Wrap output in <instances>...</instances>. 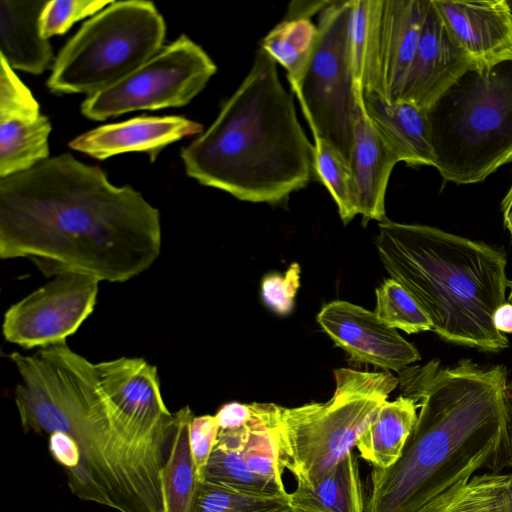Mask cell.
<instances>
[{
	"label": "cell",
	"instance_id": "obj_1",
	"mask_svg": "<svg viewBox=\"0 0 512 512\" xmlns=\"http://www.w3.org/2000/svg\"><path fill=\"white\" fill-rule=\"evenodd\" d=\"M161 245L159 210L69 153L0 179L2 259H28L46 277L122 283L149 269Z\"/></svg>",
	"mask_w": 512,
	"mask_h": 512
},
{
	"label": "cell",
	"instance_id": "obj_2",
	"mask_svg": "<svg viewBox=\"0 0 512 512\" xmlns=\"http://www.w3.org/2000/svg\"><path fill=\"white\" fill-rule=\"evenodd\" d=\"M400 395L420 411L391 467H372L365 512H414L479 469L512 466V381L507 367L460 359L410 365Z\"/></svg>",
	"mask_w": 512,
	"mask_h": 512
},
{
	"label": "cell",
	"instance_id": "obj_3",
	"mask_svg": "<svg viewBox=\"0 0 512 512\" xmlns=\"http://www.w3.org/2000/svg\"><path fill=\"white\" fill-rule=\"evenodd\" d=\"M9 358L21 379L14 398L24 433L63 432L78 446L79 464L66 472L72 493L118 512H163L161 470L168 452L143 441L117 416L95 363L66 342Z\"/></svg>",
	"mask_w": 512,
	"mask_h": 512
},
{
	"label": "cell",
	"instance_id": "obj_4",
	"mask_svg": "<svg viewBox=\"0 0 512 512\" xmlns=\"http://www.w3.org/2000/svg\"><path fill=\"white\" fill-rule=\"evenodd\" d=\"M180 156L189 177L241 201L277 205L308 185L314 144L262 48L213 123Z\"/></svg>",
	"mask_w": 512,
	"mask_h": 512
},
{
	"label": "cell",
	"instance_id": "obj_5",
	"mask_svg": "<svg viewBox=\"0 0 512 512\" xmlns=\"http://www.w3.org/2000/svg\"><path fill=\"white\" fill-rule=\"evenodd\" d=\"M375 244L388 274L415 298L439 337L482 352L508 348L493 324L509 282L503 249L388 218L378 223Z\"/></svg>",
	"mask_w": 512,
	"mask_h": 512
},
{
	"label": "cell",
	"instance_id": "obj_6",
	"mask_svg": "<svg viewBox=\"0 0 512 512\" xmlns=\"http://www.w3.org/2000/svg\"><path fill=\"white\" fill-rule=\"evenodd\" d=\"M427 113L443 180L484 181L512 163V60L468 69Z\"/></svg>",
	"mask_w": 512,
	"mask_h": 512
},
{
	"label": "cell",
	"instance_id": "obj_7",
	"mask_svg": "<svg viewBox=\"0 0 512 512\" xmlns=\"http://www.w3.org/2000/svg\"><path fill=\"white\" fill-rule=\"evenodd\" d=\"M334 378L335 392L327 402L278 407L279 459L297 483L315 482L348 456L399 384L388 371L340 368Z\"/></svg>",
	"mask_w": 512,
	"mask_h": 512
},
{
	"label": "cell",
	"instance_id": "obj_8",
	"mask_svg": "<svg viewBox=\"0 0 512 512\" xmlns=\"http://www.w3.org/2000/svg\"><path fill=\"white\" fill-rule=\"evenodd\" d=\"M164 18L151 1H113L59 51L47 87L54 93L103 90L137 70L162 47Z\"/></svg>",
	"mask_w": 512,
	"mask_h": 512
},
{
	"label": "cell",
	"instance_id": "obj_9",
	"mask_svg": "<svg viewBox=\"0 0 512 512\" xmlns=\"http://www.w3.org/2000/svg\"><path fill=\"white\" fill-rule=\"evenodd\" d=\"M351 0H332L318 15L319 38L297 99L313 137L326 140L349 164L357 116L350 69Z\"/></svg>",
	"mask_w": 512,
	"mask_h": 512
},
{
	"label": "cell",
	"instance_id": "obj_10",
	"mask_svg": "<svg viewBox=\"0 0 512 512\" xmlns=\"http://www.w3.org/2000/svg\"><path fill=\"white\" fill-rule=\"evenodd\" d=\"M205 50L181 35L117 83L90 94L82 114L102 121L128 112L187 105L216 73Z\"/></svg>",
	"mask_w": 512,
	"mask_h": 512
},
{
	"label": "cell",
	"instance_id": "obj_11",
	"mask_svg": "<svg viewBox=\"0 0 512 512\" xmlns=\"http://www.w3.org/2000/svg\"><path fill=\"white\" fill-rule=\"evenodd\" d=\"M99 283L80 273L53 277L7 309L4 338L24 349L65 343L93 312Z\"/></svg>",
	"mask_w": 512,
	"mask_h": 512
},
{
	"label": "cell",
	"instance_id": "obj_12",
	"mask_svg": "<svg viewBox=\"0 0 512 512\" xmlns=\"http://www.w3.org/2000/svg\"><path fill=\"white\" fill-rule=\"evenodd\" d=\"M95 367L117 416L143 441L168 451L175 416L163 400L156 366L140 357H120Z\"/></svg>",
	"mask_w": 512,
	"mask_h": 512
},
{
	"label": "cell",
	"instance_id": "obj_13",
	"mask_svg": "<svg viewBox=\"0 0 512 512\" xmlns=\"http://www.w3.org/2000/svg\"><path fill=\"white\" fill-rule=\"evenodd\" d=\"M317 322L355 362L400 372L421 359L417 348L374 311L343 300L325 304Z\"/></svg>",
	"mask_w": 512,
	"mask_h": 512
},
{
	"label": "cell",
	"instance_id": "obj_14",
	"mask_svg": "<svg viewBox=\"0 0 512 512\" xmlns=\"http://www.w3.org/2000/svg\"><path fill=\"white\" fill-rule=\"evenodd\" d=\"M51 129L29 88L0 57V178L48 159Z\"/></svg>",
	"mask_w": 512,
	"mask_h": 512
},
{
	"label": "cell",
	"instance_id": "obj_15",
	"mask_svg": "<svg viewBox=\"0 0 512 512\" xmlns=\"http://www.w3.org/2000/svg\"><path fill=\"white\" fill-rule=\"evenodd\" d=\"M474 67L429 0L419 43L399 101L430 109L468 69Z\"/></svg>",
	"mask_w": 512,
	"mask_h": 512
},
{
	"label": "cell",
	"instance_id": "obj_16",
	"mask_svg": "<svg viewBox=\"0 0 512 512\" xmlns=\"http://www.w3.org/2000/svg\"><path fill=\"white\" fill-rule=\"evenodd\" d=\"M432 1L474 67L512 60V8L507 0Z\"/></svg>",
	"mask_w": 512,
	"mask_h": 512
},
{
	"label": "cell",
	"instance_id": "obj_17",
	"mask_svg": "<svg viewBox=\"0 0 512 512\" xmlns=\"http://www.w3.org/2000/svg\"><path fill=\"white\" fill-rule=\"evenodd\" d=\"M429 0H382L377 41L376 94L400 100L415 56Z\"/></svg>",
	"mask_w": 512,
	"mask_h": 512
},
{
	"label": "cell",
	"instance_id": "obj_18",
	"mask_svg": "<svg viewBox=\"0 0 512 512\" xmlns=\"http://www.w3.org/2000/svg\"><path fill=\"white\" fill-rule=\"evenodd\" d=\"M203 131L200 123L183 116H140L87 131L69 147L99 160L140 152L154 162L166 146Z\"/></svg>",
	"mask_w": 512,
	"mask_h": 512
},
{
	"label": "cell",
	"instance_id": "obj_19",
	"mask_svg": "<svg viewBox=\"0 0 512 512\" xmlns=\"http://www.w3.org/2000/svg\"><path fill=\"white\" fill-rule=\"evenodd\" d=\"M399 159L374 128L365 110L357 116L349 166L362 224L385 220V196L394 166Z\"/></svg>",
	"mask_w": 512,
	"mask_h": 512
},
{
	"label": "cell",
	"instance_id": "obj_20",
	"mask_svg": "<svg viewBox=\"0 0 512 512\" xmlns=\"http://www.w3.org/2000/svg\"><path fill=\"white\" fill-rule=\"evenodd\" d=\"M364 109L400 162L411 167H435L436 156L427 110L405 101L391 104L376 93L364 95Z\"/></svg>",
	"mask_w": 512,
	"mask_h": 512
},
{
	"label": "cell",
	"instance_id": "obj_21",
	"mask_svg": "<svg viewBox=\"0 0 512 512\" xmlns=\"http://www.w3.org/2000/svg\"><path fill=\"white\" fill-rule=\"evenodd\" d=\"M48 0H0V57L12 69L42 74L53 49L41 35L40 17Z\"/></svg>",
	"mask_w": 512,
	"mask_h": 512
},
{
	"label": "cell",
	"instance_id": "obj_22",
	"mask_svg": "<svg viewBox=\"0 0 512 512\" xmlns=\"http://www.w3.org/2000/svg\"><path fill=\"white\" fill-rule=\"evenodd\" d=\"M288 500L303 512H365L357 456L351 452L313 483H297Z\"/></svg>",
	"mask_w": 512,
	"mask_h": 512
},
{
	"label": "cell",
	"instance_id": "obj_23",
	"mask_svg": "<svg viewBox=\"0 0 512 512\" xmlns=\"http://www.w3.org/2000/svg\"><path fill=\"white\" fill-rule=\"evenodd\" d=\"M417 408L413 399L403 395L385 401L356 442L360 456L380 469L396 463L416 425Z\"/></svg>",
	"mask_w": 512,
	"mask_h": 512
},
{
	"label": "cell",
	"instance_id": "obj_24",
	"mask_svg": "<svg viewBox=\"0 0 512 512\" xmlns=\"http://www.w3.org/2000/svg\"><path fill=\"white\" fill-rule=\"evenodd\" d=\"M174 416L169 451L161 470L163 512H194L201 484L189 442V428L194 415L185 406Z\"/></svg>",
	"mask_w": 512,
	"mask_h": 512
},
{
	"label": "cell",
	"instance_id": "obj_25",
	"mask_svg": "<svg viewBox=\"0 0 512 512\" xmlns=\"http://www.w3.org/2000/svg\"><path fill=\"white\" fill-rule=\"evenodd\" d=\"M382 0H351L348 51L354 94L364 108V95L376 93L377 41Z\"/></svg>",
	"mask_w": 512,
	"mask_h": 512
},
{
	"label": "cell",
	"instance_id": "obj_26",
	"mask_svg": "<svg viewBox=\"0 0 512 512\" xmlns=\"http://www.w3.org/2000/svg\"><path fill=\"white\" fill-rule=\"evenodd\" d=\"M319 38L311 19H283L261 40L262 48L287 75L291 91L298 96Z\"/></svg>",
	"mask_w": 512,
	"mask_h": 512
},
{
	"label": "cell",
	"instance_id": "obj_27",
	"mask_svg": "<svg viewBox=\"0 0 512 512\" xmlns=\"http://www.w3.org/2000/svg\"><path fill=\"white\" fill-rule=\"evenodd\" d=\"M414 512H512V473L462 480Z\"/></svg>",
	"mask_w": 512,
	"mask_h": 512
},
{
	"label": "cell",
	"instance_id": "obj_28",
	"mask_svg": "<svg viewBox=\"0 0 512 512\" xmlns=\"http://www.w3.org/2000/svg\"><path fill=\"white\" fill-rule=\"evenodd\" d=\"M204 481L261 496H287L288 492L252 475L246 468L236 429L220 430L208 461Z\"/></svg>",
	"mask_w": 512,
	"mask_h": 512
},
{
	"label": "cell",
	"instance_id": "obj_29",
	"mask_svg": "<svg viewBox=\"0 0 512 512\" xmlns=\"http://www.w3.org/2000/svg\"><path fill=\"white\" fill-rule=\"evenodd\" d=\"M314 139L313 176L326 187L339 216L348 224L359 214L357 193L349 164L323 138Z\"/></svg>",
	"mask_w": 512,
	"mask_h": 512
},
{
	"label": "cell",
	"instance_id": "obj_30",
	"mask_svg": "<svg viewBox=\"0 0 512 512\" xmlns=\"http://www.w3.org/2000/svg\"><path fill=\"white\" fill-rule=\"evenodd\" d=\"M374 312L389 327L408 334L432 331V323L419 303L391 277L376 289Z\"/></svg>",
	"mask_w": 512,
	"mask_h": 512
},
{
	"label": "cell",
	"instance_id": "obj_31",
	"mask_svg": "<svg viewBox=\"0 0 512 512\" xmlns=\"http://www.w3.org/2000/svg\"><path fill=\"white\" fill-rule=\"evenodd\" d=\"M289 506L288 495L261 496L203 481L194 512H284Z\"/></svg>",
	"mask_w": 512,
	"mask_h": 512
},
{
	"label": "cell",
	"instance_id": "obj_32",
	"mask_svg": "<svg viewBox=\"0 0 512 512\" xmlns=\"http://www.w3.org/2000/svg\"><path fill=\"white\" fill-rule=\"evenodd\" d=\"M112 1L109 0H50L41 17L40 31L43 38L65 34L77 21L94 16Z\"/></svg>",
	"mask_w": 512,
	"mask_h": 512
},
{
	"label": "cell",
	"instance_id": "obj_33",
	"mask_svg": "<svg viewBox=\"0 0 512 512\" xmlns=\"http://www.w3.org/2000/svg\"><path fill=\"white\" fill-rule=\"evenodd\" d=\"M301 269L292 263L284 274L266 275L261 284L265 304L281 316L288 315L294 306V298L300 286Z\"/></svg>",
	"mask_w": 512,
	"mask_h": 512
},
{
	"label": "cell",
	"instance_id": "obj_34",
	"mask_svg": "<svg viewBox=\"0 0 512 512\" xmlns=\"http://www.w3.org/2000/svg\"><path fill=\"white\" fill-rule=\"evenodd\" d=\"M220 428L215 416H194L189 428V442L197 477L204 481L205 471L210 456L217 443Z\"/></svg>",
	"mask_w": 512,
	"mask_h": 512
},
{
	"label": "cell",
	"instance_id": "obj_35",
	"mask_svg": "<svg viewBox=\"0 0 512 512\" xmlns=\"http://www.w3.org/2000/svg\"><path fill=\"white\" fill-rule=\"evenodd\" d=\"M49 449L57 463L64 467L65 473L78 466L80 461L78 446L66 433L49 434Z\"/></svg>",
	"mask_w": 512,
	"mask_h": 512
},
{
	"label": "cell",
	"instance_id": "obj_36",
	"mask_svg": "<svg viewBox=\"0 0 512 512\" xmlns=\"http://www.w3.org/2000/svg\"><path fill=\"white\" fill-rule=\"evenodd\" d=\"M220 430L239 428L251 417L250 404L229 402L222 405L214 415Z\"/></svg>",
	"mask_w": 512,
	"mask_h": 512
},
{
	"label": "cell",
	"instance_id": "obj_37",
	"mask_svg": "<svg viewBox=\"0 0 512 512\" xmlns=\"http://www.w3.org/2000/svg\"><path fill=\"white\" fill-rule=\"evenodd\" d=\"M332 0H298L292 1L288 5V9L283 19L308 18L315 14H319L327 7Z\"/></svg>",
	"mask_w": 512,
	"mask_h": 512
},
{
	"label": "cell",
	"instance_id": "obj_38",
	"mask_svg": "<svg viewBox=\"0 0 512 512\" xmlns=\"http://www.w3.org/2000/svg\"><path fill=\"white\" fill-rule=\"evenodd\" d=\"M494 327L501 333H512V304L503 303L493 315Z\"/></svg>",
	"mask_w": 512,
	"mask_h": 512
},
{
	"label": "cell",
	"instance_id": "obj_39",
	"mask_svg": "<svg viewBox=\"0 0 512 512\" xmlns=\"http://www.w3.org/2000/svg\"><path fill=\"white\" fill-rule=\"evenodd\" d=\"M501 211L504 225L512 236V184L501 202Z\"/></svg>",
	"mask_w": 512,
	"mask_h": 512
},
{
	"label": "cell",
	"instance_id": "obj_40",
	"mask_svg": "<svg viewBox=\"0 0 512 512\" xmlns=\"http://www.w3.org/2000/svg\"><path fill=\"white\" fill-rule=\"evenodd\" d=\"M508 288L510 289L509 296H508V301H509V303L512 304V280H509Z\"/></svg>",
	"mask_w": 512,
	"mask_h": 512
},
{
	"label": "cell",
	"instance_id": "obj_41",
	"mask_svg": "<svg viewBox=\"0 0 512 512\" xmlns=\"http://www.w3.org/2000/svg\"><path fill=\"white\" fill-rule=\"evenodd\" d=\"M284 512H303V511L289 506V508L287 510H285Z\"/></svg>",
	"mask_w": 512,
	"mask_h": 512
},
{
	"label": "cell",
	"instance_id": "obj_42",
	"mask_svg": "<svg viewBox=\"0 0 512 512\" xmlns=\"http://www.w3.org/2000/svg\"><path fill=\"white\" fill-rule=\"evenodd\" d=\"M510 7L512 8V1H508Z\"/></svg>",
	"mask_w": 512,
	"mask_h": 512
}]
</instances>
